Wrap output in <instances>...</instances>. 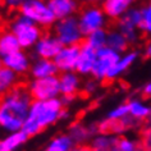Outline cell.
<instances>
[{
  "instance_id": "obj_1",
  "label": "cell",
  "mask_w": 151,
  "mask_h": 151,
  "mask_svg": "<svg viewBox=\"0 0 151 151\" xmlns=\"http://www.w3.org/2000/svg\"><path fill=\"white\" fill-rule=\"evenodd\" d=\"M32 96L27 86L17 85L8 93L0 97V127L1 129L10 132L21 131L28 116L32 104Z\"/></svg>"
},
{
  "instance_id": "obj_2",
  "label": "cell",
  "mask_w": 151,
  "mask_h": 151,
  "mask_svg": "<svg viewBox=\"0 0 151 151\" xmlns=\"http://www.w3.org/2000/svg\"><path fill=\"white\" fill-rule=\"evenodd\" d=\"M65 116V105L60 96L50 100H33L22 131L32 137Z\"/></svg>"
},
{
  "instance_id": "obj_3",
  "label": "cell",
  "mask_w": 151,
  "mask_h": 151,
  "mask_svg": "<svg viewBox=\"0 0 151 151\" xmlns=\"http://www.w3.org/2000/svg\"><path fill=\"white\" fill-rule=\"evenodd\" d=\"M9 29L16 35L18 42L23 50H29L36 45V42L44 35L42 27L36 24L35 22L28 19L27 17L19 13L12 19Z\"/></svg>"
},
{
  "instance_id": "obj_4",
  "label": "cell",
  "mask_w": 151,
  "mask_h": 151,
  "mask_svg": "<svg viewBox=\"0 0 151 151\" xmlns=\"http://www.w3.org/2000/svg\"><path fill=\"white\" fill-rule=\"evenodd\" d=\"M18 12L42 28H50L56 22L47 0H28L18 9Z\"/></svg>"
},
{
  "instance_id": "obj_5",
  "label": "cell",
  "mask_w": 151,
  "mask_h": 151,
  "mask_svg": "<svg viewBox=\"0 0 151 151\" xmlns=\"http://www.w3.org/2000/svg\"><path fill=\"white\" fill-rule=\"evenodd\" d=\"M52 33L63 45H81L85 39V33L76 16L56 19L52 26Z\"/></svg>"
},
{
  "instance_id": "obj_6",
  "label": "cell",
  "mask_w": 151,
  "mask_h": 151,
  "mask_svg": "<svg viewBox=\"0 0 151 151\" xmlns=\"http://www.w3.org/2000/svg\"><path fill=\"white\" fill-rule=\"evenodd\" d=\"M77 18L85 36L97 29L105 28L109 21L103 6H99L97 4H88L87 6H85Z\"/></svg>"
},
{
  "instance_id": "obj_7",
  "label": "cell",
  "mask_w": 151,
  "mask_h": 151,
  "mask_svg": "<svg viewBox=\"0 0 151 151\" xmlns=\"http://www.w3.org/2000/svg\"><path fill=\"white\" fill-rule=\"evenodd\" d=\"M142 10L138 6H133L126 12L119 19H116V28L127 37L129 44L137 42L141 37Z\"/></svg>"
},
{
  "instance_id": "obj_8",
  "label": "cell",
  "mask_w": 151,
  "mask_h": 151,
  "mask_svg": "<svg viewBox=\"0 0 151 151\" xmlns=\"http://www.w3.org/2000/svg\"><path fill=\"white\" fill-rule=\"evenodd\" d=\"M27 88L33 100H50L54 97H59V76L32 78L27 85Z\"/></svg>"
},
{
  "instance_id": "obj_9",
  "label": "cell",
  "mask_w": 151,
  "mask_h": 151,
  "mask_svg": "<svg viewBox=\"0 0 151 151\" xmlns=\"http://www.w3.org/2000/svg\"><path fill=\"white\" fill-rule=\"evenodd\" d=\"M119 58H120V52L113 50L109 46L101 47L100 50L96 51V59L91 72V77H93L99 82L106 81L108 73L114 67V64L119 60Z\"/></svg>"
},
{
  "instance_id": "obj_10",
  "label": "cell",
  "mask_w": 151,
  "mask_h": 151,
  "mask_svg": "<svg viewBox=\"0 0 151 151\" xmlns=\"http://www.w3.org/2000/svg\"><path fill=\"white\" fill-rule=\"evenodd\" d=\"M62 46L63 44L58 40V37L54 33H44L35 46L32 47V50L35 58L54 59Z\"/></svg>"
},
{
  "instance_id": "obj_11",
  "label": "cell",
  "mask_w": 151,
  "mask_h": 151,
  "mask_svg": "<svg viewBox=\"0 0 151 151\" xmlns=\"http://www.w3.org/2000/svg\"><path fill=\"white\" fill-rule=\"evenodd\" d=\"M81 51V45H63L59 52L52 59L59 69V73L62 72H69L76 69L78 56Z\"/></svg>"
},
{
  "instance_id": "obj_12",
  "label": "cell",
  "mask_w": 151,
  "mask_h": 151,
  "mask_svg": "<svg viewBox=\"0 0 151 151\" xmlns=\"http://www.w3.org/2000/svg\"><path fill=\"white\" fill-rule=\"evenodd\" d=\"M31 64H32L31 58H29L28 54L23 49L17 50L3 58V65L12 69L13 72H16L18 76L26 74L27 72H29Z\"/></svg>"
},
{
  "instance_id": "obj_13",
  "label": "cell",
  "mask_w": 151,
  "mask_h": 151,
  "mask_svg": "<svg viewBox=\"0 0 151 151\" xmlns=\"http://www.w3.org/2000/svg\"><path fill=\"white\" fill-rule=\"evenodd\" d=\"M138 51L136 50H127L120 54L119 60L114 64V67L110 69V72L108 73L106 81H114L118 80L120 76H123L133 64L138 60Z\"/></svg>"
},
{
  "instance_id": "obj_14",
  "label": "cell",
  "mask_w": 151,
  "mask_h": 151,
  "mask_svg": "<svg viewBox=\"0 0 151 151\" xmlns=\"http://www.w3.org/2000/svg\"><path fill=\"white\" fill-rule=\"evenodd\" d=\"M59 88L60 96L76 97L81 88V78L76 70L62 72L59 74Z\"/></svg>"
},
{
  "instance_id": "obj_15",
  "label": "cell",
  "mask_w": 151,
  "mask_h": 151,
  "mask_svg": "<svg viewBox=\"0 0 151 151\" xmlns=\"http://www.w3.org/2000/svg\"><path fill=\"white\" fill-rule=\"evenodd\" d=\"M137 1L139 0H104L101 6L109 19L116 21L131 8H133Z\"/></svg>"
},
{
  "instance_id": "obj_16",
  "label": "cell",
  "mask_w": 151,
  "mask_h": 151,
  "mask_svg": "<svg viewBox=\"0 0 151 151\" xmlns=\"http://www.w3.org/2000/svg\"><path fill=\"white\" fill-rule=\"evenodd\" d=\"M95 59H96V50H93L92 47H90L82 42L80 56H78L74 70L80 76H91Z\"/></svg>"
},
{
  "instance_id": "obj_17",
  "label": "cell",
  "mask_w": 151,
  "mask_h": 151,
  "mask_svg": "<svg viewBox=\"0 0 151 151\" xmlns=\"http://www.w3.org/2000/svg\"><path fill=\"white\" fill-rule=\"evenodd\" d=\"M32 78H44L50 76H58L59 69L52 59H44V58H35L31 64L29 69Z\"/></svg>"
},
{
  "instance_id": "obj_18",
  "label": "cell",
  "mask_w": 151,
  "mask_h": 151,
  "mask_svg": "<svg viewBox=\"0 0 151 151\" xmlns=\"http://www.w3.org/2000/svg\"><path fill=\"white\" fill-rule=\"evenodd\" d=\"M47 3L56 19L76 16L80 8L78 0H47Z\"/></svg>"
},
{
  "instance_id": "obj_19",
  "label": "cell",
  "mask_w": 151,
  "mask_h": 151,
  "mask_svg": "<svg viewBox=\"0 0 151 151\" xmlns=\"http://www.w3.org/2000/svg\"><path fill=\"white\" fill-rule=\"evenodd\" d=\"M29 136L23 131H16L6 133L0 138V151H16L28 141Z\"/></svg>"
},
{
  "instance_id": "obj_20",
  "label": "cell",
  "mask_w": 151,
  "mask_h": 151,
  "mask_svg": "<svg viewBox=\"0 0 151 151\" xmlns=\"http://www.w3.org/2000/svg\"><path fill=\"white\" fill-rule=\"evenodd\" d=\"M69 134L70 138L74 141L76 146L77 145H82V143L90 141L93 134L97 132V128L95 126L92 127H88V126H85L82 123H73L72 126L69 127Z\"/></svg>"
},
{
  "instance_id": "obj_21",
  "label": "cell",
  "mask_w": 151,
  "mask_h": 151,
  "mask_svg": "<svg viewBox=\"0 0 151 151\" xmlns=\"http://www.w3.org/2000/svg\"><path fill=\"white\" fill-rule=\"evenodd\" d=\"M118 139L119 137L116 134L99 132L91 138V149L95 151H110L113 149H116Z\"/></svg>"
},
{
  "instance_id": "obj_22",
  "label": "cell",
  "mask_w": 151,
  "mask_h": 151,
  "mask_svg": "<svg viewBox=\"0 0 151 151\" xmlns=\"http://www.w3.org/2000/svg\"><path fill=\"white\" fill-rule=\"evenodd\" d=\"M129 119H132L131 116L124 120H115V119H109L106 118L103 122H100L96 126L97 132H103V133H111V134H116L118 136L119 133H123L126 129H128L132 123H128Z\"/></svg>"
},
{
  "instance_id": "obj_23",
  "label": "cell",
  "mask_w": 151,
  "mask_h": 151,
  "mask_svg": "<svg viewBox=\"0 0 151 151\" xmlns=\"http://www.w3.org/2000/svg\"><path fill=\"white\" fill-rule=\"evenodd\" d=\"M17 85H19V77L16 72L3 65L0 68V97L8 93Z\"/></svg>"
},
{
  "instance_id": "obj_24",
  "label": "cell",
  "mask_w": 151,
  "mask_h": 151,
  "mask_svg": "<svg viewBox=\"0 0 151 151\" xmlns=\"http://www.w3.org/2000/svg\"><path fill=\"white\" fill-rule=\"evenodd\" d=\"M21 49L22 47L18 42L16 35L10 29L0 32V55H1V58L12 54L17 50H21Z\"/></svg>"
},
{
  "instance_id": "obj_25",
  "label": "cell",
  "mask_w": 151,
  "mask_h": 151,
  "mask_svg": "<svg viewBox=\"0 0 151 151\" xmlns=\"http://www.w3.org/2000/svg\"><path fill=\"white\" fill-rule=\"evenodd\" d=\"M128 105V111H129V116L133 118L137 122L141 120H146L149 118L150 113H151V106L147 105L143 100L139 99H132L127 103Z\"/></svg>"
},
{
  "instance_id": "obj_26",
  "label": "cell",
  "mask_w": 151,
  "mask_h": 151,
  "mask_svg": "<svg viewBox=\"0 0 151 151\" xmlns=\"http://www.w3.org/2000/svg\"><path fill=\"white\" fill-rule=\"evenodd\" d=\"M106 46L111 47L113 50L118 51V52H124L128 50L129 46V41L127 40V37L119 31L118 28L110 29L108 31V37H106Z\"/></svg>"
},
{
  "instance_id": "obj_27",
  "label": "cell",
  "mask_w": 151,
  "mask_h": 151,
  "mask_svg": "<svg viewBox=\"0 0 151 151\" xmlns=\"http://www.w3.org/2000/svg\"><path fill=\"white\" fill-rule=\"evenodd\" d=\"M76 143L69 134H59L54 137L44 151H74Z\"/></svg>"
},
{
  "instance_id": "obj_28",
  "label": "cell",
  "mask_w": 151,
  "mask_h": 151,
  "mask_svg": "<svg viewBox=\"0 0 151 151\" xmlns=\"http://www.w3.org/2000/svg\"><path fill=\"white\" fill-rule=\"evenodd\" d=\"M106 37H108V31L105 28L103 29H97L91 33L85 36L83 39V44L87 46L92 47L93 50H100L101 47L106 46Z\"/></svg>"
},
{
  "instance_id": "obj_29",
  "label": "cell",
  "mask_w": 151,
  "mask_h": 151,
  "mask_svg": "<svg viewBox=\"0 0 151 151\" xmlns=\"http://www.w3.org/2000/svg\"><path fill=\"white\" fill-rule=\"evenodd\" d=\"M141 10H142L141 31L143 35L151 37V1L147 3L145 6H142Z\"/></svg>"
},
{
  "instance_id": "obj_30",
  "label": "cell",
  "mask_w": 151,
  "mask_h": 151,
  "mask_svg": "<svg viewBox=\"0 0 151 151\" xmlns=\"http://www.w3.org/2000/svg\"><path fill=\"white\" fill-rule=\"evenodd\" d=\"M109 119H115V120H124L129 118V111H128V105L127 103L120 104L118 106L113 108L108 113Z\"/></svg>"
},
{
  "instance_id": "obj_31",
  "label": "cell",
  "mask_w": 151,
  "mask_h": 151,
  "mask_svg": "<svg viewBox=\"0 0 151 151\" xmlns=\"http://www.w3.org/2000/svg\"><path fill=\"white\" fill-rule=\"evenodd\" d=\"M118 149L120 151H138L137 142L127 137H119L118 139Z\"/></svg>"
},
{
  "instance_id": "obj_32",
  "label": "cell",
  "mask_w": 151,
  "mask_h": 151,
  "mask_svg": "<svg viewBox=\"0 0 151 151\" xmlns=\"http://www.w3.org/2000/svg\"><path fill=\"white\" fill-rule=\"evenodd\" d=\"M26 1H28V0H1V4H4L8 9L16 10L19 9Z\"/></svg>"
},
{
  "instance_id": "obj_33",
  "label": "cell",
  "mask_w": 151,
  "mask_h": 151,
  "mask_svg": "<svg viewBox=\"0 0 151 151\" xmlns=\"http://www.w3.org/2000/svg\"><path fill=\"white\" fill-rule=\"evenodd\" d=\"M97 80H95V78L92 77V80H88L87 82L85 83L83 86V91L86 93H88V95H91V93L93 92H96L97 91V87H99V83H97Z\"/></svg>"
},
{
  "instance_id": "obj_34",
  "label": "cell",
  "mask_w": 151,
  "mask_h": 151,
  "mask_svg": "<svg viewBox=\"0 0 151 151\" xmlns=\"http://www.w3.org/2000/svg\"><path fill=\"white\" fill-rule=\"evenodd\" d=\"M142 95H143V97H146V99H151V81L147 82V83L143 86Z\"/></svg>"
},
{
  "instance_id": "obj_35",
  "label": "cell",
  "mask_w": 151,
  "mask_h": 151,
  "mask_svg": "<svg viewBox=\"0 0 151 151\" xmlns=\"http://www.w3.org/2000/svg\"><path fill=\"white\" fill-rule=\"evenodd\" d=\"M143 54H145L146 58L151 59V37H150V40L147 41V44L145 45V49H143Z\"/></svg>"
},
{
  "instance_id": "obj_36",
  "label": "cell",
  "mask_w": 151,
  "mask_h": 151,
  "mask_svg": "<svg viewBox=\"0 0 151 151\" xmlns=\"http://www.w3.org/2000/svg\"><path fill=\"white\" fill-rule=\"evenodd\" d=\"M81 1L86 3V4H99V3H103L104 0H81Z\"/></svg>"
},
{
  "instance_id": "obj_37",
  "label": "cell",
  "mask_w": 151,
  "mask_h": 151,
  "mask_svg": "<svg viewBox=\"0 0 151 151\" xmlns=\"http://www.w3.org/2000/svg\"><path fill=\"white\" fill-rule=\"evenodd\" d=\"M74 151H95V150L91 149V147H80V149H77V147H76Z\"/></svg>"
},
{
  "instance_id": "obj_38",
  "label": "cell",
  "mask_w": 151,
  "mask_h": 151,
  "mask_svg": "<svg viewBox=\"0 0 151 151\" xmlns=\"http://www.w3.org/2000/svg\"><path fill=\"white\" fill-rule=\"evenodd\" d=\"M146 145L149 147H151V132L147 134V137H146Z\"/></svg>"
},
{
  "instance_id": "obj_39",
  "label": "cell",
  "mask_w": 151,
  "mask_h": 151,
  "mask_svg": "<svg viewBox=\"0 0 151 151\" xmlns=\"http://www.w3.org/2000/svg\"><path fill=\"white\" fill-rule=\"evenodd\" d=\"M3 67V58H1V55H0V68Z\"/></svg>"
},
{
  "instance_id": "obj_40",
  "label": "cell",
  "mask_w": 151,
  "mask_h": 151,
  "mask_svg": "<svg viewBox=\"0 0 151 151\" xmlns=\"http://www.w3.org/2000/svg\"><path fill=\"white\" fill-rule=\"evenodd\" d=\"M147 120H149V123H150V126H151V113H150V115H149V118H147Z\"/></svg>"
},
{
  "instance_id": "obj_41",
  "label": "cell",
  "mask_w": 151,
  "mask_h": 151,
  "mask_svg": "<svg viewBox=\"0 0 151 151\" xmlns=\"http://www.w3.org/2000/svg\"><path fill=\"white\" fill-rule=\"evenodd\" d=\"M110 151H120V150L118 149V147H116V149H113V150H110Z\"/></svg>"
},
{
  "instance_id": "obj_42",
  "label": "cell",
  "mask_w": 151,
  "mask_h": 151,
  "mask_svg": "<svg viewBox=\"0 0 151 151\" xmlns=\"http://www.w3.org/2000/svg\"><path fill=\"white\" fill-rule=\"evenodd\" d=\"M0 5H1V0H0Z\"/></svg>"
},
{
  "instance_id": "obj_43",
  "label": "cell",
  "mask_w": 151,
  "mask_h": 151,
  "mask_svg": "<svg viewBox=\"0 0 151 151\" xmlns=\"http://www.w3.org/2000/svg\"><path fill=\"white\" fill-rule=\"evenodd\" d=\"M0 129H1V127H0Z\"/></svg>"
}]
</instances>
